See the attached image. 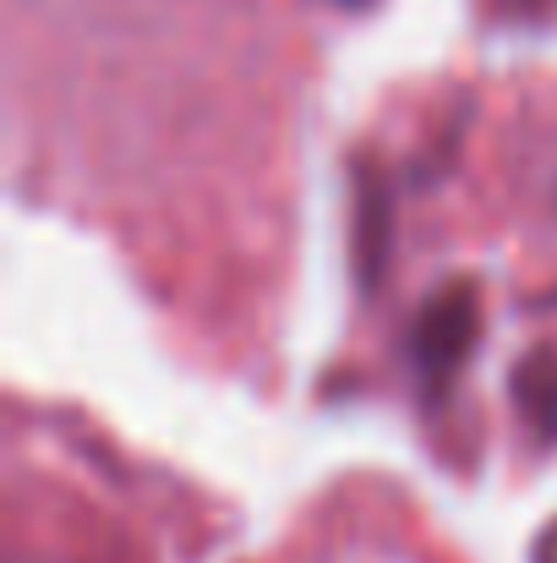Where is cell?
Returning a JSON list of instances; mask_svg holds the SVG:
<instances>
[{
  "label": "cell",
  "mask_w": 557,
  "mask_h": 563,
  "mask_svg": "<svg viewBox=\"0 0 557 563\" xmlns=\"http://www.w3.org/2000/svg\"><path fill=\"white\" fill-rule=\"evenodd\" d=\"M476 334H481V296L470 279H454L443 285L421 318H415V334H410V351H415V373L432 394H443L454 373L465 367V356L476 351Z\"/></svg>",
  "instance_id": "obj_1"
},
{
  "label": "cell",
  "mask_w": 557,
  "mask_h": 563,
  "mask_svg": "<svg viewBox=\"0 0 557 563\" xmlns=\"http://www.w3.org/2000/svg\"><path fill=\"white\" fill-rule=\"evenodd\" d=\"M514 399L531 421V432L542 443L557 438V356L553 351H531L520 367H514Z\"/></svg>",
  "instance_id": "obj_2"
},
{
  "label": "cell",
  "mask_w": 557,
  "mask_h": 563,
  "mask_svg": "<svg viewBox=\"0 0 557 563\" xmlns=\"http://www.w3.org/2000/svg\"><path fill=\"white\" fill-rule=\"evenodd\" d=\"M356 202H361V224H356V257H361V285H377V263H382V252H388V197L382 187L371 181V170H361V181H356Z\"/></svg>",
  "instance_id": "obj_3"
},
{
  "label": "cell",
  "mask_w": 557,
  "mask_h": 563,
  "mask_svg": "<svg viewBox=\"0 0 557 563\" xmlns=\"http://www.w3.org/2000/svg\"><path fill=\"white\" fill-rule=\"evenodd\" d=\"M509 11H520V16H547L553 11V0H503Z\"/></svg>",
  "instance_id": "obj_5"
},
{
  "label": "cell",
  "mask_w": 557,
  "mask_h": 563,
  "mask_svg": "<svg viewBox=\"0 0 557 563\" xmlns=\"http://www.w3.org/2000/svg\"><path fill=\"white\" fill-rule=\"evenodd\" d=\"M531 563H557V520L536 531V548H531Z\"/></svg>",
  "instance_id": "obj_4"
},
{
  "label": "cell",
  "mask_w": 557,
  "mask_h": 563,
  "mask_svg": "<svg viewBox=\"0 0 557 563\" xmlns=\"http://www.w3.org/2000/svg\"><path fill=\"white\" fill-rule=\"evenodd\" d=\"M328 5H345V11H361V5H371V0H328Z\"/></svg>",
  "instance_id": "obj_6"
}]
</instances>
